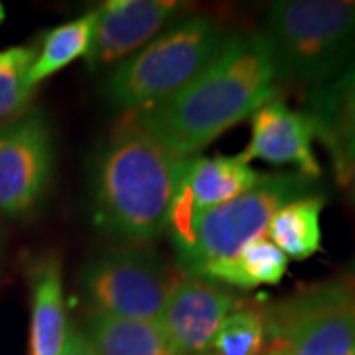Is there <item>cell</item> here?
<instances>
[{
    "label": "cell",
    "instance_id": "22",
    "mask_svg": "<svg viewBox=\"0 0 355 355\" xmlns=\"http://www.w3.org/2000/svg\"><path fill=\"white\" fill-rule=\"evenodd\" d=\"M345 188H347V191H349V198H352V203H354L355 207V166L354 170L349 172V176H347V180H345V184H343Z\"/></svg>",
    "mask_w": 355,
    "mask_h": 355
},
{
    "label": "cell",
    "instance_id": "1",
    "mask_svg": "<svg viewBox=\"0 0 355 355\" xmlns=\"http://www.w3.org/2000/svg\"><path fill=\"white\" fill-rule=\"evenodd\" d=\"M275 81L277 69L265 36L235 34L182 91L128 119L170 153L190 158L272 101Z\"/></svg>",
    "mask_w": 355,
    "mask_h": 355
},
{
    "label": "cell",
    "instance_id": "12",
    "mask_svg": "<svg viewBox=\"0 0 355 355\" xmlns=\"http://www.w3.org/2000/svg\"><path fill=\"white\" fill-rule=\"evenodd\" d=\"M172 0H109L97 8V28L87 53L91 67H103L144 48L176 14Z\"/></svg>",
    "mask_w": 355,
    "mask_h": 355
},
{
    "label": "cell",
    "instance_id": "24",
    "mask_svg": "<svg viewBox=\"0 0 355 355\" xmlns=\"http://www.w3.org/2000/svg\"><path fill=\"white\" fill-rule=\"evenodd\" d=\"M349 279L355 282V261H354V268H352V277H349Z\"/></svg>",
    "mask_w": 355,
    "mask_h": 355
},
{
    "label": "cell",
    "instance_id": "18",
    "mask_svg": "<svg viewBox=\"0 0 355 355\" xmlns=\"http://www.w3.org/2000/svg\"><path fill=\"white\" fill-rule=\"evenodd\" d=\"M97 28V10L69 20L46 34L40 44L36 60L28 71L30 87L38 89L42 81L55 76L79 58H87Z\"/></svg>",
    "mask_w": 355,
    "mask_h": 355
},
{
    "label": "cell",
    "instance_id": "14",
    "mask_svg": "<svg viewBox=\"0 0 355 355\" xmlns=\"http://www.w3.org/2000/svg\"><path fill=\"white\" fill-rule=\"evenodd\" d=\"M30 282V355H62L67 338L64 272L53 253L28 263Z\"/></svg>",
    "mask_w": 355,
    "mask_h": 355
},
{
    "label": "cell",
    "instance_id": "11",
    "mask_svg": "<svg viewBox=\"0 0 355 355\" xmlns=\"http://www.w3.org/2000/svg\"><path fill=\"white\" fill-rule=\"evenodd\" d=\"M314 127L308 114L284 101L265 103L251 116V139L243 156L272 166H294L298 174L320 180L322 166L314 153Z\"/></svg>",
    "mask_w": 355,
    "mask_h": 355
},
{
    "label": "cell",
    "instance_id": "19",
    "mask_svg": "<svg viewBox=\"0 0 355 355\" xmlns=\"http://www.w3.org/2000/svg\"><path fill=\"white\" fill-rule=\"evenodd\" d=\"M265 308L239 306L219 326L209 349L203 355H265Z\"/></svg>",
    "mask_w": 355,
    "mask_h": 355
},
{
    "label": "cell",
    "instance_id": "23",
    "mask_svg": "<svg viewBox=\"0 0 355 355\" xmlns=\"http://www.w3.org/2000/svg\"><path fill=\"white\" fill-rule=\"evenodd\" d=\"M2 20H4V6L0 4V22H2Z\"/></svg>",
    "mask_w": 355,
    "mask_h": 355
},
{
    "label": "cell",
    "instance_id": "3",
    "mask_svg": "<svg viewBox=\"0 0 355 355\" xmlns=\"http://www.w3.org/2000/svg\"><path fill=\"white\" fill-rule=\"evenodd\" d=\"M277 77L318 87L355 53L354 0H279L265 18Z\"/></svg>",
    "mask_w": 355,
    "mask_h": 355
},
{
    "label": "cell",
    "instance_id": "15",
    "mask_svg": "<svg viewBox=\"0 0 355 355\" xmlns=\"http://www.w3.org/2000/svg\"><path fill=\"white\" fill-rule=\"evenodd\" d=\"M83 334L95 355H176L158 322L89 312Z\"/></svg>",
    "mask_w": 355,
    "mask_h": 355
},
{
    "label": "cell",
    "instance_id": "6",
    "mask_svg": "<svg viewBox=\"0 0 355 355\" xmlns=\"http://www.w3.org/2000/svg\"><path fill=\"white\" fill-rule=\"evenodd\" d=\"M265 355H355V282L326 280L265 308Z\"/></svg>",
    "mask_w": 355,
    "mask_h": 355
},
{
    "label": "cell",
    "instance_id": "2",
    "mask_svg": "<svg viewBox=\"0 0 355 355\" xmlns=\"http://www.w3.org/2000/svg\"><path fill=\"white\" fill-rule=\"evenodd\" d=\"M186 160L125 119L91 166L95 223L132 245L158 239L168 229Z\"/></svg>",
    "mask_w": 355,
    "mask_h": 355
},
{
    "label": "cell",
    "instance_id": "17",
    "mask_svg": "<svg viewBox=\"0 0 355 355\" xmlns=\"http://www.w3.org/2000/svg\"><path fill=\"white\" fill-rule=\"evenodd\" d=\"M288 259L265 235L254 237L239 253L225 263L211 266L203 277L221 282L229 288L253 291L259 286H272L284 279Z\"/></svg>",
    "mask_w": 355,
    "mask_h": 355
},
{
    "label": "cell",
    "instance_id": "8",
    "mask_svg": "<svg viewBox=\"0 0 355 355\" xmlns=\"http://www.w3.org/2000/svg\"><path fill=\"white\" fill-rule=\"evenodd\" d=\"M53 132L48 114L28 109L0 127V214L30 216L50 188Z\"/></svg>",
    "mask_w": 355,
    "mask_h": 355
},
{
    "label": "cell",
    "instance_id": "9",
    "mask_svg": "<svg viewBox=\"0 0 355 355\" xmlns=\"http://www.w3.org/2000/svg\"><path fill=\"white\" fill-rule=\"evenodd\" d=\"M243 300L221 282L188 275L172 280L158 318L176 355H203L225 318Z\"/></svg>",
    "mask_w": 355,
    "mask_h": 355
},
{
    "label": "cell",
    "instance_id": "7",
    "mask_svg": "<svg viewBox=\"0 0 355 355\" xmlns=\"http://www.w3.org/2000/svg\"><path fill=\"white\" fill-rule=\"evenodd\" d=\"M172 280L153 249L125 243L93 257L79 275V288L91 312L158 322Z\"/></svg>",
    "mask_w": 355,
    "mask_h": 355
},
{
    "label": "cell",
    "instance_id": "10",
    "mask_svg": "<svg viewBox=\"0 0 355 355\" xmlns=\"http://www.w3.org/2000/svg\"><path fill=\"white\" fill-rule=\"evenodd\" d=\"M263 178L241 154L190 156L184 164L166 233L190 225L198 217L251 190Z\"/></svg>",
    "mask_w": 355,
    "mask_h": 355
},
{
    "label": "cell",
    "instance_id": "16",
    "mask_svg": "<svg viewBox=\"0 0 355 355\" xmlns=\"http://www.w3.org/2000/svg\"><path fill=\"white\" fill-rule=\"evenodd\" d=\"M326 196L320 191L282 205L272 216L266 237L288 261H306L322 249V211Z\"/></svg>",
    "mask_w": 355,
    "mask_h": 355
},
{
    "label": "cell",
    "instance_id": "25",
    "mask_svg": "<svg viewBox=\"0 0 355 355\" xmlns=\"http://www.w3.org/2000/svg\"><path fill=\"white\" fill-rule=\"evenodd\" d=\"M4 60V51H0V62Z\"/></svg>",
    "mask_w": 355,
    "mask_h": 355
},
{
    "label": "cell",
    "instance_id": "20",
    "mask_svg": "<svg viewBox=\"0 0 355 355\" xmlns=\"http://www.w3.org/2000/svg\"><path fill=\"white\" fill-rule=\"evenodd\" d=\"M36 46H16L4 50L0 62V127L18 119L30 109L36 89L28 83V71L36 60Z\"/></svg>",
    "mask_w": 355,
    "mask_h": 355
},
{
    "label": "cell",
    "instance_id": "4",
    "mask_svg": "<svg viewBox=\"0 0 355 355\" xmlns=\"http://www.w3.org/2000/svg\"><path fill=\"white\" fill-rule=\"evenodd\" d=\"M225 40L221 26L207 16L182 20L116 65L103 95L111 107L127 114L154 107L200 76Z\"/></svg>",
    "mask_w": 355,
    "mask_h": 355
},
{
    "label": "cell",
    "instance_id": "21",
    "mask_svg": "<svg viewBox=\"0 0 355 355\" xmlns=\"http://www.w3.org/2000/svg\"><path fill=\"white\" fill-rule=\"evenodd\" d=\"M62 355H95V352L91 349L83 330L73 326V324H69Z\"/></svg>",
    "mask_w": 355,
    "mask_h": 355
},
{
    "label": "cell",
    "instance_id": "13",
    "mask_svg": "<svg viewBox=\"0 0 355 355\" xmlns=\"http://www.w3.org/2000/svg\"><path fill=\"white\" fill-rule=\"evenodd\" d=\"M306 114L330 156L338 182L345 184L355 166V60L312 89Z\"/></svg>",
    "mask_w": 355,
    "mask_h": 355
},
{
    "label": "cell",
    "instance_id": "5",
    "mask_svg": "<svg viewBox=\"0 0 355 355\" xmlns=\"http://www.w3.org/2000/svg\"><path fill=\"white\" fill-rule=\"evenodd\" d=\"M320 193L316 180L294 172L263 174L251 190L200 216L190 225L168 233L184 272L203 277L225 263L254 237L265 235L282 205Z\"/></svg>",
    "mask_w": 355,
    "mask_h": 355
}]
</instances>
